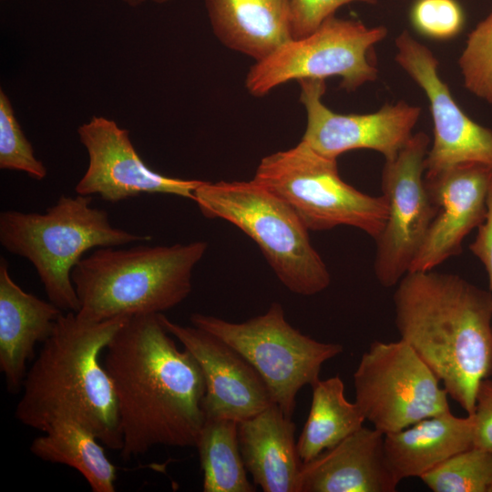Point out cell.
Returning a JSON list of instances; mask_svg holds the SVG:
<instances>
[{
	"instance_id": "obj_1",
	"label": "cell",
	"mask_w": 492,
	"mask_h": 492,
	"mask_svg": "<svg viewBox=\"0 0 492 492\" xmlns=\"http://www.w3.org/2000/svg\"><path fill=\"white\" fill-rule=\"evenodd\" d=\"M159 313L129 317L102 359L115 391L125 461L159 446L196 447L205 421L200 365Z\"/></svg>"
},
{
	"instance_id": "obj_2",
	"label": "cell",
	"mask_w": 492,
	"mask_h": 492,
	"mask_svg": "<svg viewBox=\"0 0 492 492\" xmlns=\"http://www.w3.org/2000/svg\"><path fill=\"white\" fill-rule=\"evenodd\" d=\"M393 300L400 339L472 414L480 382L492 377L491 292L457 274L431 270L406 273Z\"/></svg>"
},
{
	"instance_id": "obj_3",
	"label": "cell",
	"mask_w": 492,
	"mask_h": 492,
	"mask_svg": "<svg viewBox=\"0 0 492 492\" xmlns=\"http://www.w3.org/2000/svg\"><path fill=\"white\" fill-rule=\"evenodd\" d=\"M128 318L92 322L63 313L26 374L15 418L41 432L56 420H74L119 452L117 398L101 355Z\"/></svg>"
},
{
	"instance_id": "obj_4",
	"label": "cell",
	"mask_w": 492,
	"mask_h": 492,
	"mask_svg": "<svg viewBox=\"0 0 492 492\" xmlns=\"http://www.w3.org/2000/svg\"><path fill=\"white\" fill-rule=\"evenodd\" d=\"M207 249L202 241L97 249L71 273L79 301L77 314L100 322L162 313L177 306L190 293L192 272Z\"/></svg>"
},
{
	"instance_id": "obj_5",
	"label": "cell",
	"mask_w": 492,
	"mask_h": 492,
	"mask_svg": "<svg viewBox=\"0 0 492 492\" xmlns=\"http://www.w3.org/2000/svg\"><path fill=\"white\" fill-rule=\"evenodd\" d=\"M91 196L62 195L43 214L0 213L1 245L34 265L48 301L63 312L79 310L71 273L85 252L150 239L112 226L108 212L91 207Z\"/></svg>"
},
{
	"instance_id": "obj_6",
	"label": "cell",
	"mask_w": 492,
	"mask_h": 492,
	"mask_svg": "<svg viewBox=\"0 0 492 492\" xmlns=\"http://www.w3.org/2000/svg\"><path fill=\"white\" fill-rule=\"evenodd\" d=\"M194 197L206 218L225 220L248 235L292 292L310 296L330 285V272L310 241V231L293 209L268 189L253 179L203 180Z\"/></svg>"
},
{
	"instance_id": "obj_7",
	"label": "cell",
	"mask_w": 492,
	"mask_h": 492,
	"mask_svg": "<svg viewBox=\"0 0 492 492\" xmlns=\"http://www.w3.org/2000/svg\"><path fill=\"white\" fill-rule=\"evenodd\" d=\"M252 179L289 204L312 231L351 226L375 240L387 219L383 195L372 196L346 183L337 159L302 140L262 158Z\"/></svg>"
},
{
	"instance_id": "obj_8",
	"label": "cell",
	"mask_w": 492,
	"mask_h": 492,
	"mask_svg": "<svg viewBox=\"0 0 492 492\" xmlns=\"http://www.w3.org/2000/svg\"><path fill=\"white\" fill-rule=\"evenodd\" d=\"M190 322L247 360L263 380L272 402L290 417L298 392L317 382L323 364L343 351L340 343L319 342L292 326L279 302L242 323L198 313L191 314Z\"/></svg>"
},
{
	"instance_id": "obj_9",
	"label": "cell",
	"mask_w": 492,
	"mask_h": 492,
	"mask_svg": "<svg viewBox=\"0 0 492 492\" xmlns=\"http://www.w3.org/2000/svg\"><path fill=\"white\" fill-rule=\"evenodd\" d=\"M384 26L331 16L312 34L282 44L250 67L245 87L257 97L292 80L341 77L347 92L376 80L374 47L387 36Z\"/></svg>"
},
{
	"instance_id": "obj_10",
	"label": "cell",
	"mask_w": 492,
	"mask_h": 492,
	"mask_svg": "<svg viewBox=\"0 0 492 492\" xmlns=\"http://www.w3.org/2000/svg\"><path fill=\"white\" fill-rule=\"evenodd\" d=\"M440 380L403 340L373 342L354 373L355 403L384 435L450 410Z\"/></svg>"
},
{
	"instance_id": "obj_11",
	"label": "cell",
	"mask_w": 492,
	"mask_h": 492,
	"mask_svg": "<svg viewBox=\"0 0 492 492\" xmlns=\"http://www.w3.org/2000/svg\"><path fill=\"white\" fill-rule=\"evenodd\" d=\"M429 137L423 131L412 135L382 170V195L388 215L375 238L374 271L384 287L395 286L409 272L437 208L425 181V159Z\"/></svg>"
},
{
	"instance_id": "obj_12",
	"label": "cell",
	"mask_w": 492,
	"mask_h": 492,
	"mask_svg": "<svg viewBox=\"0 0 492 492\" xmlns=\"http://www.w3.org/2000/svg\"><path fill=\"white\" fill-rule=\"evenodd\" d=\"M395 62L424 90L432 114L434 139L425 159V179L459 164L492 166V129L474 121L456 102L434 53L406 30L395 38Z\"/></svg>"
},
{
	"instance_id": "obj_13",
	"label": "cell",
	"mask_w": 492,
	"mask_h": 492,
	"mask_svg": "<svg viewBox=\"0 0 492 492\" xmlns=\"http://www.w3.org/2000/svg\"><path fill=\"white\" fill-rule=\"evenodd\" d=\"M300 101L307 115L302 140L318 153L335 159L360 149L381 153L385 160L395 159L413 135L421 108L404 100L385 104L369 114H339L322 100L326 90L323 79H302Z\"/></svg>"
},
{
	"instance_id": "obj_14",
	"label": "cell",
	"mask_w": 492,
	"mask_h": 492,
	"mask_svg": "<svg viewBox=\"0 0 492 492\" xmlns=\"http://www.w3.org/2000/svg\"><path fill=\"white\" fill-rule=\"evenodd\" d=\"M77 134L87 149L88 165L76 185L77 194L99 195L110 203L143 193L172 194L194 200V192L203 182L151 169L134 148L129 131L112 119L93 116L77 128Z\"/></svg>"
},
{
	"instance_id": "obj_15",
	"label": "cell",
	"mask_w": 492,
	"mask_h": 492,
	"mask_svg": "<svg viewBox=\"0 0 492 492\" xmlns=\"http://www.w3.org/2000/svg\"><path fill=\"white\" fill-rule=\"evenodd\" d=\"M159 318L200 367L206 385L202 402L205 418H227L239 423L273 403L257 371L224 341L194 325L174 323L163 313Z\"/></svg>"
},
{
	"instance_id": "obj_16",
	"label": "cell",
	"mask_w": 492,
	"mask_h": 492,
	"mask_svg": "<svg viewBox=\"0 0 492 492\" xmlns=\"http://www.w3.org/2000/svg\"><path fill=\"white\" fill-rule=\"evenodd\" d=\"M425 181L437 211L409 272L434 270L460 254L465 237L486 220L492 166L459 164Z\"/></svg>"
},
{
	"instance_id": "obj_17",
	"label": "cell",
	"mask_w": 492,
	"mask_h": 492,
	"mask_svg": "<svg viewBox=\"0 0 492 492\" xmlns=\"http://www.w3.org/2000/svg\"><path fill=\"white\" fill-rule=\"evenodd\" d=\"M384 438L363 426L302 463L299 492H395L400 482L388 465Z\"/></svg>"
},
{
	"instance_id": "obj_18",
	"label": "cell",
	"mask_w": 492,
	"mask_h": 492,
	"mask_svg": "<svg viewBox=\"0 0 492 492\" xmlns=\"http://www.w3.org/2000/svg\"><path fill=\"white\" fill-rule=\"evenodd\" d=\"M63 313L50 301L25 292L15 282L6 260L1 257L0 370L10 393L21 391L36 344L51 335Z\"/></svg>"
},
{
	"instance_id": "obj_19",
	"label": "cell",
	"mask_w": 492,
	"mask_h": 492,
	"mask_svg": "<svg viewBox=\"0 0 492 492\" xmlns=\"http://www.w3.org/2000/svg\"><path fill=\"white\" fill-rule=\"evenodd\" d=\"M295 424L280 406H270L238 423L242 460L264 492H299L302 462L294 437Z\"/></svg>"
},
{
	"instance_id": "obj_20",
	"label": "cell",
	"mask_w": 492,
	"mask_h": 492,
	"mask_svg": "<svg viewBox=\"0 0 492 492\" xmlns=\"http://www.w3.org/2000/svg\"><path fill=\"white\" fill-rule=\"evenodd\" d=\"M388 465L401 482L421 477L447 459L473 446V417L451 410L384 435Z\"/></svg>"
},
{
	"instance_id": "obj_21",
	"label": "cell",
	"mask_w": 492,
	"mask_h": 492,
	"mask_svg": "<svg viewBox=\"0 0 492 492\" xmlns=\"http://www.w3.org/2000/svg\"><path fill=\"white\" fill-rule=\"evenodd\" d=\"M218 40L259 61L292 39L290 0H204Z\"/></svg>"
},
{
	"instance_id": "obj_22",
	"label": "cell",
	"mask_w": 492,
	"mask_h": 492,
	"mask_svg": "<svg viewBox=\"0 0 492 492\" xmlns=\"http://www.w3.org/2000/svg\"><path fill=\"white\" fill-rule=\"evenodd\" d=\"M33 440L30 451L38 458L76 469L93 492H114L116 466L106 456L102 444L86 426L70 419H59Z\"/></svg>"
},
{
	"instance_id": "obj_23",
	"label": "cell",
	"mask_w": 492,
	"mask_h": 492,
	"mask_svg": "<svg viewBox=\"0 0 492 492\" xmlns=\"http://www.w3.org/2000/svg\"><path fill=\"white\" fill-rule=\"evenodd\" d=\"M312 390L309 415L296 442L302 463L333 447L366 421L357 404L346 399L344 384L338 375L319 379Z\"/></svg>"
},
{
	"instance_id": "obj_24",
	"label": "cell",
	"mask_w": 492,
	"mask_h": 492,
	"mask_svg": "<svg viewBox=\"0 0 492 492\" xmlns=\"http://www.w3.org/2000/svg\"><path fill=\"white\" fill-rule=\"evenodd\" d=\"M196 448L204 492H254L247 477L238 437V422L206 417Z\"/></svg>"
},
{
	"instance_id": "obj_25",
	"label": "cell",
	"mask_w": 492,
	"mask_h": 492,
	"mask_svg": "<svg viewBox=\"0 0 492 492\" xmlns=\"http://www.w3.org/2000/svg\"><path fill=\"white\" fill-rule=\"evenodd\" d=\"M420 479L433 492H492V452L472 446Z\"/></svg>"
},
{
	"instance_id": "obj_26",
	"label": "cell",
	"mask_w": 492,
	"mask_h": 492,
	"mask_svg": "<svg viewBox=\"0 0 492 492\" xmlns=\"http://www.w3.org/2000/svg\"><path fill=\"white\" fill-rule=\"evenodd\" d=\"M458 66L465 87L492 104V10L468 35Z\"/></svg>"
},
{
	"instance_id": "obj_27",
	"label": "cell",
	"mask_w": 492,
	"mask_h": 492,
	"mask_svg": "<svg viewBox=\"0 0 492 492\" xmlns=\"http://www.w3.org/2000/svg\"><path fill=\"white\" fill-rule=\"evenodd\" d=\"M0 169L21 171L41 180L47 169L36 155L15 118L12 103L0 90Z\"/></svg>"
},
{
	"instance_id": "obj_28",
	"label": "cell",
	"mask_w": 492,
	"mask_h": 492,
	"mask_svg": "<svg viewBox=\"0 0 492 492\" xmlns=\"http://www.w3.org/2000/svg\"><path fill=\"white\" fill-rule=\"evenodd\" d=\"M409 16L419 34L436 40L456 36L465 25L464 11L456 0H415Z\"/></svg>"
},
{
	"instance_id": "obj_29",
	"label": "cell",
	"mask_w": 492,
	"mask_h": 492,
	"mask_svg": "<svg viewBox=\"0 0 492 492\" xmlns=\"http://www.w3.org/2000/svg\"><path fill=\"white\" fill-rule=\"evenodd\" d=\"M377 0H290L292 39L314 32L342 6L352 3L376 4Z\"/></svg>"
},
{
	"instance_id": "obj_30",
	"label": "cell",
	"mask_w": 492,
	"mask_h": 492,
	"mask_svg": "<svg viewBox=\"0 0 492 492\" xmlns=\"http://www.w3.org/2000/svg\"><path fill=\"white\" fill-rule=\"evenodd\" d=\"M473 446L492 452V377L482 380L476 394Z\"/></svg>"
},
{
	"instance_id": "obj_31",
	"label": "cell",
	"mask_w": 492,
	"mask_h": 492,
	"mask_svg": "<svg viewBox=\"0 0 492 492\" xmlns=\"http://www.w3.org/2000/svg\"><path fill=\"white\" fill-rule=\"evenodd\" d=\"M487 206L486 220L478 226L469 250L483 263L488 277L489 291L492 293V187L487 196Z\"/></svg>"
},
{
	"instance_id": "obj_32",
	"label": "cell",
	"mask_w": 492,
	"mask_h": 492,
	"mask_svg": "<svg viewBox=\"0 0 492 492\" xmlns=\"http://www.w3.org/2000/svg\"><path fill=\"white\" fill-rule=\"evenodd\" d=\"M125 5L130 7H138L147 2H152L155 4H166L171 0H121Z\"/></svg>"
}]
</instances>
